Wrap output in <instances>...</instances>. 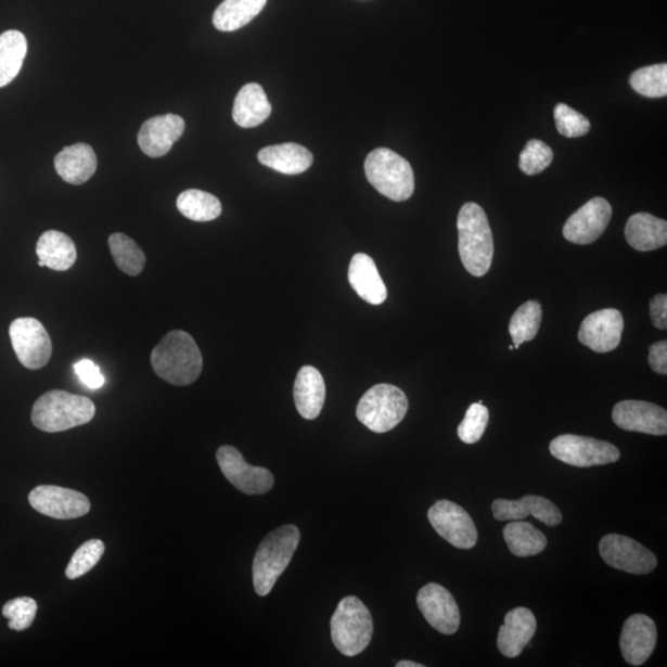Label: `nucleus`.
Returning a JSON list of instances; mask_svg holds the SVG:
<instances>
[{
  "instance_id": "nucleus-11",
  "label": "nucleus",
  "mask_w": 667,
  "mask_h": 667,
  "mask_svg": "<svg viewBox=\"0 0 667 667\" xmlns=\"http://www.w3.org/2000/svg\"><path fill=\"white\" fill-rule=\"evenodd\" d=\"M217 461L222 475L240 492L245 495H264L274 485V477L270 470L248 465L242 452L234 447H220L217 451Z\"/></svg>"
},
{
  "instance_id": "nucleus-28",
  "label": "nucleus",
  "mask_w": 667,
  "mask_h": 667,
  "mask_svg": "<svg viewBox=\"0 0 667 667\" xmlns=\"http://www.w3.org/2000/svg\"><path fill=\"white\" fill-rule=\"evenodd\" d=\"M37 255L43 266L53 271H67L77 260L73 239L57 230L44 231L37 245Z\"/></svg>"
},
{
  "instance_id": "nucleus-17",
  "label": "nucleus",
  "mask_w": 667,
  "mask_h": 667,
  "mask_svg": "<svg viewBox=\"0 0 667 667\" xmlns=\"http://www.w3.org/2000/svg\"><path fill=\"white\" fill-rule=\"evenodd\" d=\"M612 420L620 429L649 435L667 434V412L644 400H621L613 408Z\"/></svg>"
},
{
  "instance_id": "nucleus-2",
  "label": "nucleus",
  "mask_w": 667,
  "mask_h": 667,
  "mask_svg": "<svg viewBox=\"0 0 667 667\" xmlns=\"http://www.w3.org/2000/svg\"><path fill=\"white\" fill-rule=\"evenodd\" d=\"M458 231L462 265L475 278H483L491 269L495 253L485 210L476 203L464 204L458 217Z\"/></svg>"
},
{
  "instance_id": "nucleus-16",
  "label": "nucleus",
  "mask_w": 667,
  "mask_h": 667,
  "mask_svg": "<svg viewBox=\"0 0 667 667\" xmlns=\"http://www.w3.org/2000/svg\"><path fill=\"white\" fill-rule=\"evenodd\" d=\"M612 218L608 201L598 197L585 204L565 222L563 233L567 242L589 245L606 231Z\"/></svg>"
},
{
  "instance_id": "nucleus-24",
  "label": "nucleus",
  "mask_w": 667,
  "mask_h": 667,
  "mask_svg": "<svg viewBox=\"0 0 667 667\" xmlns=\"http://www.w3.org/2000/svg\"><path fill=\"white\" fill-rule=\"evenodd\" d=\"M628 244L637 252H654L667 243V222L649 213H637L626 226Z\"/></svg>"
},
{
  "instance_id": "nucleus-10",
  "label": "nucleus",
  "mask_w": 667,
  "mask_h": 667,
  "mask_svg": "<svg viewBox=\"0 0 667 667\" xmlns=\"http://www.w3.org/2000/svg\"><path fill=\"white\" fill-rule=\"evenodd\" d=\"M600 554L604 563L617 570L633 575H647L655 570L657 559L653 551L634 539L608 534L600 541Z\"/></svg>"
},
{
  "instance_id": "nucleus-36",
  "label": "nucleus",
  "mask_w": 667,
  "mask_h": 667,
  "mask_svg": "<svg viewBox=\"0 0 667 667\" xmlns=\"http://www.w3.org/2000/svg\"><path fill=\"white\" fill-rule=\"evenodd\" d=\"M105 546L100 539H92L84 542L79 547L70 559V562L66 568V577L69 580H76L78 577H82L100 563V560L104 555Z\"/></svg>"
},
{
  "instance_id": "nucleus-22",
  "label": "nucleus",
  "mask_w": 667,
  "mask_h": 667,
  "mask_svg": "<svg viewBox=\"0 0 667 667\" xmlns=\"http://www.w3.org/2000/svg\"><path fill=\"white\" fill-rule=\"evenodd\" d=\"M348 279L352 290L368 304L380 306L387 299L386 284L381 279L375 261L369 255H354Z\"/></svg>"
},
{
  "instance_id": "nucleus-25",
  "label": "nucleus",
  "mask_w": 667,
  "mask_h": 667,
  "mask_svg": "<svg viewBox=\"0 0 667 667\" xmlns=\"http://www.w3.org/2000/svg\"><path fill=\"white\" fill-rule=\"evenodd\" d=\"M55 168L62 180L69 184H82L91 180L97 170L94 150L87 144L65 147L55 157Z\"/></svg>"
},
{
  "instance_id": "nucleus-31",
  "label": "nucleus",
  "mask_w": 667,
  "mask_h": 667,
  "mask_svg": "<svg viewBox=\"0 0 667 667\" xmlns=\"http://www.w3.org/2000/svg\"><path fill=\"white\" fill-rule=\"evenodd\" d=\"M26 52L28 41L23 33L9 30L0 35V88L20 75Z\"/></svg>"
},
{
  "instance_id": "nucleus-26",
  "label": "nucleus",
  "mask_w": 667,
  "mask_h": 667,
  "mask_svg": "<svg viewBox=\"0 0 667 667\" xmlns=\"http://www.w3.org/2000/svg\"><path fill=\"white\" fill-rule=\"evenodd\" d=\"M257 158L264 166L283 175L304 174L313 164L310 151L295 142L265 147Z\"/></svg>"
},
{
  "instance_id": "nucleus-8",
  "label": "nucleus",
  "mask_w": 667,
  "mask_h": 667,
  "mask_svg": "<svg viewBox=\"0 0 667 667\" xmlns=\"http://www.w3.org/2000/svg\"><path fill=\"white\" fill-rule=\"evenodd\" d=\"M550 452L564 464L575 467L608 465L620 458L615 445L574 434L560 435L551 441Z\"/></svg>"
},
{
  "instance_id": "nucleus-30",
  "label": "nucleus",
  "mask_w": 667,
  "mask_h": 667,
  "mask_svg": "<svg viewBox=\"0 0 667 667\" xmlns=\"http://www.w3.org/2000/svg\"><path fill=\"white\" fill-rule=\"evenodd\" d=\"M267 0H225L213 15V24L220 31L244 28L265 8Z\"/></svg>"
},
{
  "instance_id": "nucleus-42",
  "label": "nucleus",
  "mask_w": 667,
  "mask_h": 667,
  "mask_svg": "<svg viewBox=\"0 0 667 667\" xmlns=\"http://www.w3.org/2000/svg\"><path fill=\"white\" fill-rule=\"evenodd\" d=\"M649 364L659 375H666L667 373V342L663 341L653 344L649 348Z\"/></svg>"
},
{
  "instance_id": "nucleus-18",
  "label": "nucleus",
  "mask_w": 667,
  "mask_h": 667,
  "mask_svg": "<svg viewBox=\"0 0 667 667\" xmlns=\"http://www.w3.org/2000/svg\"><path fill=\"white\" fill-rule=\"evenodd\" d=\"M655 621L645 615L629 617L623 626L619 645L625 660L631 666H642L656 646Z\"/></svg>"
},
{
  "instance_id": "nucleus-32",
  "label": "nucleus",
  "mask_w": 667,
  "mask_h": 667,
  "mask_svg": "<svg viewBox=\"0 0 667 667\" xmlns=\"http://www.w3.org/2000/svg\"><path fill=\"white\" fill-rule=\"evenodd\" d=\"M177 209L193 221H210L221 215V204L216 195L200 190H189L178 195Z\"/></svg>"
},
{
  "instance_id": "nucleus-40",
  "label": "nucleus",
  "mask_w": 667,
  "mask_h": 667,
  "mask_svg": "<svg viewBox=\"0 0 667 667\" xmlns=\"http://www.w3.org/2000/svg\"><path fill=\"white\" fill-rule=\"evenodd\" d=\"M556 128L566 138H580L591 129V123L581 113L560 103L554 111Z\"/></svg>"
},
{
  "instance_id": "nucleus-6",
  "label": "nucleus",
  "mask_w": 667,
  "mask_h": 667,
  "mask_svg": "<svg viewBox=\"0 0 667 667\" xmlns=\"http://www.w3.org/2000/svg\"><path fill=\"white\" fill-rule=\"evenodd\" d=\"M332 640L345 656L359 655L369 646L373 636L371 613L361 600L349 595L337 606L331 621Z\"/></svg>"
},
{
  "instance_id": "nucleus-20",
  "label": "nucleus",
  "mask_w": 667,
  "mask_h": 667,
  "mask_svg": "<svg viewBox=\"0 0 667 667\" xmlns=\"http://www.w3.org/2000/svg\"><path fill=\"white\" fill-rule=\"evenodd\" d=\"M493 517L497 521H523L533 515L534 518L546 526L556 527L563 522L562 511L559 506L540 496H526L518 501L496 500L492 503Z\"/></svg>"
},
{
  "instance_id": "nucleus-43",
  "label": "nucleus",
  "mask_w": 667,
  "mask_h": 667,
  "mask_svg": "<svg viewBox=\"0 0 667 667\" xmlns=\"http://www.w3.org/2000/svg\"><path fill=\"white\" fill-rule=\"evenodd\" d=\"M651 317L653 324L666 331L667 329V296L657 295L651 300Z\"/></svg>"
},
{
  "instance_id": "nucleus-44",
  "label": "nucleus",
  "mask_w": 667,
  "mask_h": 667,
  "mask_svg": "<svg viewBox=\"0 0 667 667\" xmlns=\"http://www.w3.org/2000/svg\"><path fill=\"white\" fill-rule=\"evenodd\" d=\"M397 667H424L423 664H418L414 662H408V660H403V662H399L396 664Z\"/></svg>"
},
{
  "instance_id": "nucleus-4",
  "label": "nucleus",
  "mask_w": 667,
  "mask_h": 667,
  "mask_svg": "<svg viewBox=\"0 0 667 667\" xmlns=\"http://www.w3.org/2000/svg\"><path fill=\"white\" fill-rule=\"evenodd\" d=\"M94 415L95 406L91 399L53 389L35 402L31 421L42 432L60 433L85 425Z\"/></svg>"
},
{
  "instance_id": "nucleus-7",
  "label": "nucleus",
  "mask_w": 667,
  "mask_h": 667,
  "mask_svg": "<svg viewBox=\"0 0 667 667\" xmlns=\"http://www.w3.org/2000/svg\"><path fill=\"white\" fill-rule=\"evenodd\" d=\"M408 398L402 389L387 384L373 386L364 394L356 416L373 433H387L405 420Z\"/></svg>"
},
{
  "instance_id": "nucleus-23",
  "label": "nucleus",
  "mask_w": 667,
  "mask_h": 667,
  "mask_svg": "<svg viewBox=\"0 0 667 667\" xmlns=\"http://www.w3.org/2000/svg\"><path fill=\"white\" fill-rule=\"evenodd\" d=\"M325 382L322 373L313 367H304L299 370L293 397L298 413L305 420L313 421L319 416L325 402Z\"/></svg>"
},
{
  "instance_id": "nucleus-3",
  "label": "nucleus",
  "mask_w": 667,
  "mask_h": 667,
  "mask_svg": "<svg viewBox=\"0 0 667 667\" xmlns=\"http://www.w3.org/2000/svg\"><path fill=\"white\" fill-rule=\"evenodd\" d=\"M300 540V533L293 524L269 534L256 550L253 564L254 589L265 598L288 567Z\"/></svg>"
},
{
  "instance_id": "nucleus-12",
  "label": "nucleus",
  "mask_w": 667,
  "mask_h": 667,
  "mask_svg": "<svg viewBox=\"0 0 667 667\" xmlns=\"http://www.w3.org/2000/svg\"><path fill=\"white\" fill-rule=\"evenodd\" d=\"M432 527L449 544L459 549H473L478 534L473 518L457 503L442 500L432 505L428 512Z\"/></svg>"
},
{
  "instance_id": "nucleus-35",
  "label": "nucleus",
  "mask_w": 667,
  "mask_h": 667,
  "mask_svg": "<svg viewBox=\"0 0 667 667\" xmlns=\"http://www.w3.org/2000/svg\"><path fill=\"white\" fill-rule=\"evenodd\" d=\"M630 86L639 94L647 98L667 95V65H653L640 68L630 76Z\"/></svg>"
},
{
  "instance_id": "nucleus-39",
  "label": "nucleus",
  "mask_w": 667,
  "mask_h": 667,
  "mask_svg": "<svg viewBox=\"0 0 667 667\" xmlns=\"http://www.w3.org/2000/svg\"><path fill=\"white\" fill-rule=\"evenodd\" d=\"M38 603L30 598H17L8 601L3 607V616L9 619V628L23 631L31 627L37 617Z\"/></svg>"
},
{
  "instance_id": "nucleus-13",
  "label": "nucleus",
  "mask_w": 667,
  "mask_h": 667,
  "mask_svg": "<svg viewBox=\"0 0 667 667\" xmlns=\"http://www.w3.org/2000/svg\"><path fill=\"white\" fill-rule=\"evenodd\" d=\"M29 503L35 511L47 517L62 521L81 518L91 511L87 496L60 486L35 487L29 495Z\"/></svg>"
},
{
  "instance_id": "nucleus-21",
  "label": "nucleus",
  "mask_w": 667,
  "mask_h": 667,
  "mask_svg": "<svg viewBox=\"0 0 667 667\" xmlns=\"http://www.w3.org/2000/svg\"><path fill=\"white\" fill-rule=\"evenodd\" d=\"M537 618L526 607H517L506 613L504 625L498 631L497 645L503 656L514 659L536 636Z\"/></svg>"
},
{
  "instance_id": "nucleus-1",
  "label": "nucleus",
  "mask_w": 667,
  "mask_h": 667,
  "mask_svg": "<svg viewBox=\"0 0 667 667\" xmlns=\"http://www.w3.org/2000/svg\"><path fill=\"white\" fill-rule=\"evenodd\" d=\"M151 367L168 384L189 386L201 376L202 352L189 333L172 331L151 352Z\"/></svg>"
},
{
  "instance_id": "nucleus-5",
  "label": "nucleus",
  "mask_w": 667,
  "mask_h": 667,
  "mask_svg": "<svg viewBox=\"0 0 667 667\" xmlns=\"http://www.w3.org/2000/svg\"><path fill=\"white\" fill-rule=\"evenodd\" d=\"M364 174L373 189L395 202H405L414 193L413 168L393 150L371 151L364 162Z\"/></svg>"
},
{
  "instance_id": "nucleus-38",
  "label": "nucleus",
  "mask_w": 667,
  "mask_h": 667,
  "mask_svg": "<svg viewBox=\"0 0 667 667\" xmlns=\"http://www.w3.org/2000/svg\"><path fill=\"white\" fill-rule=\"evenodd\" d=\"M489 420L488 409L483 400L469 407L464 421L458 428V435L462 442L475 444L483 438Z\"/></svg>"
},
{
  "instance_id": "nucleus-41",
  "label": "nucleus",
  "mask_w": 667,
  "mask_h": 667,
  "mask_svg": "<svg viewBox=\"0 0 667 667\" xmlns=\"http://www.w3.org/2000/svg\"><path fill=\"white\" fill-rule=\"evenodd\" d=\"M75 372L82 384L88 388L98 389L104 386L105 377L97 363L85 359L75 363Z\"/></svg>"
},
{
  "instance_id": "nucleus-19",
  "label": "nucleus",
  "mask_w": 667,
  "mask_h": 667,
  "mask_svg": "<svg viewBox=\"0 0 667 667\" xmlns=\"http://www.w3.org/2000/svg\"><path fill=\"white\" fill-rule=\"evenodd\" d=\"M184 128V120L178 115H158L142 124L138 136L139 146L149 157H163L181 139Z\"/></svg>"
},
{
  "instance_id": "nucleus-45",
  "label": "nucleus",
  "mask_w": 667,
  "mask_h": 667,
  "mask_svg": "<svg viewBox=\"0 0 667 667\" xmlns=\"http://www.w3.org/2000/svg\"><path fill=\"white\" fill-rule=\"evenodd\" d=\"M510 350H514V345H510Z\"/></svg>"
},
{
  "instance_id": "nucleus-37",
  "label": "nucleus",
  "mask_w": 667,
  "mask_h": 667,
  "mask_svg": "<svg viewBox=\"0 0 667 667\" xmlns=\"http://www.w3.org/2000/svg\"><path fill=\"white\" fill-rule=\"evenodd\" d=\"M554 153L546 142L540 140H530L526 147L522 151L520 157L521 170L528 175L534 176L547 170L551 163H553Z\"/></svg>"
},
{
  "instance_id": "nucleus-34",
  "label": "nucleus",
  "mask_w": 667,
  "mask_h": 667,
  "mask_svg": "<svg viewBox=\"0 0 667 667\" xmlns=\"http://www.w3.org/2000/svg\"><path fill=\"white\" fill-rule=\"evenodd\" d=\"M113 260L129 275H138L144 270L146 257L139 245L127 235L115 233L108 240Z\"/></svg>"
},
{
  "instance_id": "nucleus-29",
  "label": "nucleus",
  "mask_w": 667,
  "mask_h": 667,
  "mask_svg": "<svg viewBox=\"0 0 667 667\" xmlns=\"http://www.w3.org/2000/svg\"><path fill=\"white\" fill-rule=\"evenodd\" d=\"M503 537L511 553L518 557L539 555L548 547L544 533L528 522L513 521L506 524Z\"/></svg>"
},
{
  "instance_id": "nucleus-14",
  "label": "nucleus",
  "mask_w": 667,
  "mask_h": 667,
  "mask_svg": "<svg viewBox=\"0 0 667 667\" xmlns=\"http://www.w3.org/2000/svg\"><path fill=\"white\" fill-rule=\"evenodd\" d=\"M418 608L429 625L445 636L456 634L460 628V610L452 594L438 583H428L418 592Z\"/></svg>"
},
{
  "instance_id": "nucleus-15",
  "label": "nucleus",
  "mask_w": 667,
  "mask_h": 667,
  "mask_svg": "<svg viewBox=\"0 0 667 667\" xmlns=\"http://www.w3.org/2000/svg\"><path fill=\"white\" fill-rule=\"evenodd\" d=\"M625 331V320L617 309H601L586 317L578 341L594 352L606 354L616 350Z\"/></svg>"
},
{
  "instance_id": "nucleus-27",
  "label": "nucleus",
  "mask_w": 667,
  "mask_h": 667,
  "mask_svg": "<svg viewBox=\"0 0 667 667\" xmlns=\"http://www.w3.org/2000/svg\"><path fill=\"white\" fill-rule=\"evenodd\" d=\"M271 112L272 106L260 85L247 84L240 89L233 108V119L239 127H259Z\"/></svg>"
},
{
  "instance_id": "nucleus-33",
  "label": "nucleus",
  "mask_w": 667,
  "mask_h": 667,
  "mask_svg": "<svg viewBox=\"0 0 667 667\" xmlns=\"http://www.w3.org/2000/svg\"><path fill=\"white\" fill-rule=\"evenodd\" d=\"M541 318L542 309L537 300H528L514 311L510 323L514 349H520L522 344L530 342L537 336Z\"/></svg>"
},
{
  "instance_id": "nucleus-9",
  "label": "nucleus",
  "mask_w": 667,
  "mask_h": 667,
  "mask_svg": "<svg viewBox=\"0 0 667 667\" xmlns=\"http://www.w3.org/2000/svg\"><path fill=\"white\" fill-rule=\"evenodd\" d=\"M9 335L17 360L24 368L39 370L47 367L52 343L47 329L35 318H17L9 328Z\"/></svg>"
}]
</instances>
